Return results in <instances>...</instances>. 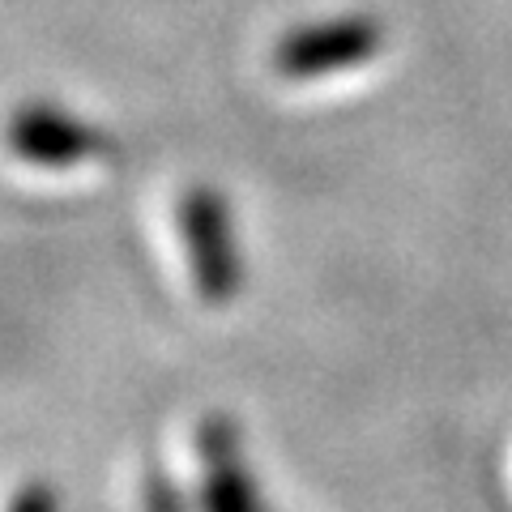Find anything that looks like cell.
Wrapping results in <instances>:
<instances>
[{"label": "cell", "instance_id": "1", "mask_svg": "<svg viewBox=\"0 0 512 512\" xmlns=\"http://www.w3.org/2000/svg\"><path fill=\"white\" fill-rule=\"evenodd\" d=\"M5 146L22 167L69 175L77 167L103 163L111 154V133L69 107H56L52 99H26L5 124Z\"/></svg>", "mask_w": 512, "mask_h": 512}, {"label": "cell", "instance_id": "2", "mask_svg": "<svg viewBox=\"0 0 512 512\" xmlns=\"http://www.w3.org/2000/svg\"><path fill=\"white\" fill-rule=\"evenodd\" d=\"M180 235H184V256L192 269V286L205 303H231L244 286V256L235 244V222L231 205L218 188L197 184L180 197Z\"/></svg>", "mask_w": 512, "mask_h": 512}, {"label": "cell", "instance_id": "3", "mask_svg": "<svg viewBox=\"0 0 512 512\" xmlns=\"http://www.w3.org/2000/svg\"><path fill=\"white\" fill-rule=\"evenodd\" d=\"M384 47V30L372 18L346 13V18H325L286 30V39L278 43L274 64L282 77L295 82H312V77L346 73L355 64H367Z\"/></svg>", "mask_w": 512, "mask_h": 512}, {"label": "cell", "instance_id": "4", "mask_svg": "<svg viewBox=\"0 0 512 512\" xmlns=\"http://www.w3.org/2000/svg\"><path fill=\"white\" fill-rule=\"evenodd\" d=\"M197 457H201V512H265L252 470L244 461V448L235 444V431L227 419L201 423Z\"/></svg>", "mask_w": 512, "mask_h": 512}, {"label": "cell", "instance_id": "5", "mask_svg": "<svg viewBox=\"0 0 512 512\" xmlns=\"http://www.w3.org/2000/svg\"><path fill=\"white\" fill-rule=\"evenodd\" d=\"M5 512H60V500L52 483H43V478H30V483H22L18 491H13V500Z\"/></svg>", "mask_w": 512, "mask_h": 512}]
</instances>
